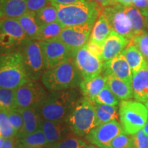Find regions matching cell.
I'll return each instance as SVG.
<instances>
[{
  "mask_svg": "<svg viewBox=\"0 0 148 148\" xmlns=\"http://www.w3.org/2000/svg\"><path fill=\"white\" fill-rule=\"evenodd\" d=\"M75 88L51 91L37 108L40 118L50 121H66L79 98Z\"/></svg>",
  "mask_w": 148,
  "mask_h": 148,
  "instance_id": "6da1fadb",
  "label": "cell"
},
{
  "mask_svg": "<svg viewBox=\"0 0 148 148\" xmlns=\"http://www.w3.org/2000/svg\"><path fill=\"white\" fill-rule=\"evenodd\" d=\"M23 57L27 76L30 80L38 81L45 71L41 42L27 38L18 49Z\"/></svg>",
  "mask_w": 148,
  "mask_h": 148,
  "instance_id": "52a82bcc",
  "label": "cell"
},
{
  "mask_svg": "<svg viewBox=\"0 0 148 148\" xmlns=\"http://www.w3.org/2000/svg\"><path fill=\"white\" fill-rule=\"evenodd\" d=\"M73 134L76 136H86L97 127L94 103L84 97H79L66 119Z\"/></svg>",
  "mask_w": 148,
  "mask_h": 148,
  "instance_id": "5b68a950",
  "label": "cell"
},
{
  "mask_svg": "<svg viewBox=\"0 0 148 148\" xmlns=\"http://www.w3.org/2000/svg\"><path fill=\"white\" fill-rule=\"evenodd\" d=\"M90 1L96 3L102 8H105L106 7L111 6V5H114L118 3L116 0H90Z\"/></svg>",
  "mask_w": 148,
  "mask_h": 148,
  "instance_id": "ee69618b",
  "label": "cell"
},
{
  "mask_svg": "<svg viewBox=\"0 0 148 148\" xmlns=\"http://www.w3.org/2000/svg\"><path fill=\"white\" fill-rule=\"evenodd\" d=\"M145 30L148 33V25H145Z\"/></svg>",
  "mask_w": 148,
  "mask_h": 148,
  "instance_id": "816d5d0a",
  "label": "cell"
},
{
  "mask_svg": "<svg viewBox=\"0 0 148 148\" xmlns=\"http://www.w3.org/2000/svg\"><path fill=\"white\" fill-rule=\"evenodd\" d=\"M27 12V0H0L1 18H17Z\"/></svg>",
  "mask_w": 148,
  "mask_h": 148,
  "instance_id": "ffe728a7",
  "label": "cell"
},
{
  "mask_svg": "<svg viewBox=\"0 0 148 148\" xmlns=\"http://www.w3.org/2000/svg\"><path fill=\"white\" fill-rule=\"evenodd\" d=\"M103 13L106 16L112 31L132 40L134 38L132 25L124 11V5L116 3L103 8Z\"/></svg>",
  "mask_w": 148,
  "mask_h": 148,
  "instance_id": "8fae6325",
  "label": "cell"
},
{
  "mask_svg": "<svg viewBox=\"0 0 148 148\" xmlns=\"http://www.w3.org/2000/svg\"><path fill=\"white\" fill-rule=\"evenodd\" d=\"M71 58L83 79L92 78L102 73L103 61L90 53L86 45L75 51Z\"/></svg>",
  "mask_w": 148,
  "mask_h": 148,
  "instance_id": "30bf717a",
  "label": "cell"
},
{
  "mask_svg": "<svg viewBox=\"0 0 148 148\" xmlns=\"http://www.w3.org/2000/svg\"><path fill=\"white\" fill-rule=\"evenodd\" d=\"M112 31V29L106 16L102 12L92 26L89 41L95 42L102 46L103 42L108 38Z\"/></svg>",
  "mask_w": 148,
  "mask_h": 148,
  "instance_id": "603a6c76",
  "label": "cell"
},
{
  "mask_svg": "<svg viewBox=\"0 0 148 148\" xmlns=\"http://www.w3.org/2000/svg\"><path fill=\"white\" fill-rule=\"evenodd\" d=\"M88 146L84 140L72 135L55 143L49 144L47 148H86Z\"/></svg>",
  "mask_w": 148,
  "mask_h": 148,
  "instance_id": "1f68e13d",
  "label": "cell"
},
{
  "mask_svg": "<svg viewBox=\"0 0 148 148\" xmlns=\"http://www.w3.org/2000/svg\"><path fill=\"white\" fill-rule=\"evenodd\" d=\"M1 17H0V20H1Z\"/></svg>",
  "mask_w": 148,
  "mask_h": 148,
  "instance_id": "11a10c76",
  "label": "cell"
},
{
  "mask_svg": "<svg viewBox=\"0 0 148 148\" xmlns=\"http://www.w3.org/2000/svg\"><path fill=\"white\" fill-rule=\"evenodd\" d=\"M146 14H148V12H147V13H146L145 14H144V15H143V16H145V15H146Z\"/></svg>",
  "mask_w": 148,
  "mask_h": 148,
  "instance_id": "db71d44e",
  "label": "cell"
},
{
  "mask_svg": "<svg viewBox=\"0 0 148 148\" xmlns=\"http://www.w3.org/2000/svg\"><path fill=\"white\" fill-rule=\"evenodd\" d=\"M1 148H17V139L16 137L5 138Z\"/></svg>",
  "mask_w": 148,
  "mask_h": 148,
  "instance_id": "7bdbcfd3",
  "label": "cell"
},
{
  "mask_svg": "<svg viewBox=\"0 0 148 148\" xmlns=\"http://www.w3.org/2000/svg\"><path fill=\"white\" fill-rule=\"evenodd\" d=\"M40 128L45 134L49 145L74 135L66 121H50L41 119Z\"/></svg>",
  "mask_w": 148,
  "mask_h": 148,
  "instance_id": "9a60e30c",
  "label": "cell"
},
{
  "mask_svg": "<svg viewBox=\"0 0 148 148\" xmlns=\"http://www.w3.org/2000/svg\"><path fill=\"white\" fill-rule=\"evenodd\" d=\"M103 75H111L132 85L133 74L123 53H120L108 62H103Z\"/></svg>",
  "mask_w": 148,
  "mask_h": 148,
  "instance_id": "2e32d148",
  "label": "cell"
},
{
  "mask_svg": "<svg viewBox=\"0 0 148 148\" xmlns=\"http://www.w3.org/2000/svg\"><path fill=\"white\" fill-rule=\"evenodd\" d=\"M148 62V33L146 32L134 36L131 40Z\"/></svg>",
  "mask_w": 148,
  "mask_h": 148,
  "instance_id": "8d00e7d4",
  "label": "cell"
},
{
  "mask_svg": "<svg viewBox=\"0 0 148 148\" xmlns=\"http://www.w3.org/2000/svg\"><path fill=\"white\" fill-rule=\"evenodd\" d=\"M30 81L18 51L0 56V87L16 89Z\"/></svg>",
  "mask_w": 148,
  "mask_h": 148,
  "instance_id": "277c9868",
  "label": "cell"
},
{
  "mask_svg": "<svg viewBox=\"0 0 148 148\" xmlns=\"http://www.w3.org/2000/svg\"><path fill=\"white\" fill-rule=\"evenodd\" d=\"M124 11L132 23L134 36L145 32L146 31L145 17L139 9L133 5H125Z\"/></svg>",
  "mask_w": 148,
  "mask_h": 148,
  "instance_id": "83f0119b",
  "label": "cell"
},
{
  "mask_svg": "<svg viewBox=\"0 0 148 148\" xmlns=\"http://www.w3.org/2000/svg\"><path fill=\"white\" fill-rule=\"evenodd\" d=\"M133 96L136 101L144 103L148 101V62L136 73L132 80Z\"/></svg>",
  "mask_w": 148,
  "mask_h": 148,
  "instance_id": "ac0fdd59",
  "label": "cell"
},
{
  "mask_svg": "<svg viewBox=\"0 0 148 148\" xmlns=\"http://www.w3.org/2000/svg\"><path fill=\"white\" fill-rule=\"evenodd\" d=\"M124 132L117 120L97 125L85 136L88 143L100 148H108L110 142L116 136Z\"/></svg>",
  "mask_w": 148,
  "mask_h": 148,
  "instance_id": "7c38bea8",
  "label": "cell"
},
{
  "mask_svg": "<svg viewBox=\"0 0 148 148\" xmlns=\"http://www.w3.org/2000/svg\"><path fill=\"white\" fill-rule=\"evenodd\" d=\"M134 138V148H148V136L140 129L132 135Z\"/></svg>",
  "mask_w": 148,
  "mask_h": 148,
  "instance_id": "74e56055",
  "label": "cell"
},
{
  "mask_svg": "<svg viewBox=\"0 0 148 148\" xmlns=\"http://www.w3.org/2000/svg\"><path fill=\"white\" fill-rule=\"evenodd\" d=\"M17 139V148H47L49 145L41 129Z\"/></svg>",
  "mask_w": 148,
  "mask_h": 148,
  "instance_id": "d4e9b609",
  "label": "cell"
},
{
  "mask_svg": "<svg viewBox=\"0 0 148 148\" xmlns=\"http://www.w3.org/2000/svg\"><path fill=\"white\" fill-rule=\"evenodd\" d=\"M40 79L44 86L50 91L75 88L83 79L71 58L46 70Z\"/></svg>",
  "mask_w": 148,
  "mask_h": 148,
  "instance_id": "7a4b0ae2",
  "label": "cell"
},
{
  "mask_svg": "<svg viewBox=\"0 0 148 148\" xmlns=\"http://www.w3.org/2000/svg\"><path fill=\"white\" fill-rule=\"evenodd\" d=\"M122 53L126 58L132 74L138 72L148 62L139 49L131 40L124 50L122 51Z\"/></svg>",
  "mask_w": 148,
  "mask_h": 148,
  "instance_id": "cb8c5ba5",
  "label": "cell"
},
{
  "mask_svg": "<svg viewBox=\"0 0 148 148\" xmlns=\"http://www.w3.org/2000/svg\"><path fill=\"white\" fill-rule=\"evenodd\" d=\"M130 42L128 38L112 31L101 46L103 62H108L121 53Z\"/></svg>",
  "mask_w": 148,
  "mask_h": 148,
  "instance_id": "e0dca14e",
  "label": "cell"
},
{
  "mask_svg": "<svg viewBox=\"0 0 148 148\" xmlns=\"http://www.w3.org/2000/svg\"><path fill=\"white\" fill-rule=\"evenodd\" d=\"M50 3L52 4L56 5V6H60V5H68L73 4V3L83 1L85 0H49Z\"/></svg>",
  "mask_w": 148,
  "mask_h": 148,
  "instance_id": "b9f144b4",
  "label": "cell"
},
{
  "mask_svg": "<svg viewBox=\"0 0 148 148\" xmlns=\"http://www.w3.org/2000/svg\"><path fill=\"white\" fill-rule=\"evenodd\" d=\"M15 110L21 114L24 122L23 132L16 138H20L24 136L32 134L40 129L41 118L36 108H23Z\"/></svg>",
  "mask_w": 148,
  "mask_h": 148,
  "instance_id": "44dd1931",
  "label": "cell"
},
{
  "mask_svg": "<svg viewBox=\"0 0 148 148\" xmlns=\"http://www.w3.org/2000/svg\"><path fill=\"white\" fill-rule=\"evenodd\" d=\"M1 136H1V131H0V137H1Z\"/></svg>",
  "mask_w": 148,
  "mask_h": 148,
  "instance_id": "f5cc1de1",
  "label": "cell"
},
{
  "mask_svg": "<svg viewBox=\"0 0 148 148\" xmlns=\"http://www.w3.org/2000/svg\"><path fill=\"white\" fill-rule=\"evenodd\" d=\"M15 89L0 87V111L15 110Z\"/></svg>",
  "mask_w": 148,
  "mask_h": 148,
  "instance_id": "4dcf8cb0",
  "label": "cell"
},
{
  "mask_svg": "<svg viewBox=\"0 0 148 148\" xmlns=\"http://www.w3.org/2000/svg\"><path fill=\"white\" fill-rule=\"evenodd\" d=\"M86 148H100V147H96V146H95V145H88L87 147Z\"/></svg>",
  "mask_w": 148,
  "mask_h": 148,
  "instance_id": "681fc988",
  "label": "cell"
},
{
  "mask_svg": "<svg viewBox=\"0 0 148 148\" xmlns=\"http://www.w3.org/2000/svg\"><path fill=\"white\" fill-rule=\"evenodd\" d=\"M16 19L21 25L27 38L33 40H37L40 25L36 21V12L27 11L26 13Z\"/></svg>",
  "mask_w": 148,
  "mask_h": 148,
  "instance_id": "484cf974",
  "label": "cell"
},
{
  "mask_svg": "<svg viewBox=\"0 0 148 148\" xmlns=\"http://www.w3.org/2000/svg\"><path fill=\"white\" fill-rule=\"evenodd\" d=\"M40 42L46 70L71 58V51L59 38Z\"/></svg>",
  "mask_w": 148,
  "mask_h": 148,
  "instance_id": "5bb4252c",
  "label": "cell"
},
{
  "mask_svg": "<svg viewBox=\"0 0 148 148\" xmlns=\"http://www.w3.org/2000/svg\"><path fill=\"white\" fill-rule=\"evenodd\" d=\"M56 7L58 21L64 27L94 24L102 14L103 10L99 5L90 0Z\"/></svg>",
  "mask_w": 148,
  "mask_h": 148,
  "instance_id": "3957f363",
  "label": "cell"
},
{
  "mask_svg": "<svg viewBox=\"0 0 148 148\" xmlns=\"http://www.w3.org/2000/svg\"><path fill=\"white\" fill-rule=\"evenodd\" d=\"M145 106H146V108H147V111H148V101H147V102L145 103Z\"/></svg>",
  "mask_w": 148,
  "mask_h": 148,
  "instance_id": "f907efd6",
  "label": "cell"
},
{
  "mask_svg": "<svg viewBox=\"0 0 148 148\" xmlns=\"http://www.w3.org/2000/svg\"><path fill=\"white\" fill-rule=\"evenodd\" d=\"M6 112L9 119H10L11 124H12V127H14V130L16 131V138H17L21 134L23 130L24 122L23 117H22L21 114L16 110H8L6 111Z\"/></svg>",
  "mask_w": 148,
  "mask_h": 148,
  "instance_id": "d590c367",
  "label": "cell"
},
{
  "mask_svg": "<svg viewBox=\"0 0 148 148\" xmlns=\"http://www.w3.org/2000/svg\"><path fill=\"white\" fill-rule=\"evenodd\" d=\"M107 77V86L119 100H129L134 97L132 85L111 75Z\"/></svg>",
  "mask_w": 148,
  "mask_h": 148,
  "instance_id": "7402d4cb",
  "label": "cell"
},
{
  "mask_svg": "<svg viewBox=\"0 0 148 148\" xmlns=\"http://www.w3.org/2000/svg\"><path fill=\"white\" fill-rule=\"evenodd\" d=\"M0 131L4 138L16 137V131L11 124L6 111H0Z\"/></svg>",
  "mask_w": 148,
  "mask_h": 148,
  "instance_id": "d6a6232c",
  "label": "cell"
},
{
  "mask_svg": "<svg viewBox=\"0 0 148 148\" xmlns=\"http://www.w3.org/2000/svg\"><path fill=\"white\" fill-rule=\"evenodd\" d=\"M95 103L99 104L118 106L119 105V99L114 95L106 84L95 98Z\"/></svg>",
  "mask_w": 148,
  "mask_h": 148,
  "instance_id": "836d02e7",
  "label": "cell"
},
{
  "mask_svg": "<svg viewBox=\"0 0 148 148\" xmlns=\"http://www.w3.org/2000/svg\"><path fill=\"white\" fill-rule=\"evenodd\" d=\"M118 3L123 5H132V0H116Z\"/></svg>",
  "mask_w": 148,
  "mask_h": 148,
  "instance_id": "f6af8a7d",
  "label": "cell"
},
{
  "mask_svg": "<svg viewBox=\"0 0 148 148\" xmlns=\"http://www.w3.org/2000/svg\"><path fill=\"white\" fill-rule=\"evenodd\" d=\"M85 45L90 53H92L94 56L102 60V47L101 45H98L95 42L89 41V40Z\"/></svg>",
  "mask_w": 148,
  "mask_h": 148,
  "instance_id": "ab89813d",
  "label": "cell"
},
{
  "mask_svg": "<svg viewBox=\"0 0 148 148\" xmlns=\"http://www.w3.org/2000/svg\"><path fill=\"white\" fill-rule=\"evenodd\" d=\"M132 5L139 9L143 15L148 12V0H132Z\"/></svg>",
  "mask_w": 148,
  "mask_h": 148,
  "instance_id": "60d3db41",
  "label": "cell"
},
{
  "mask_svg": "<svg viewBox=\"0 0 148 148\" xmlns=\"http://www.w3.org/2000/svg\"><path fill=\"white\" fill-rule=\"evenodd\" d=\"M134 138L132 135L121 133L110 142L108 148H134Z\"/></svg>",
  "mask_w": 148,
  "mask_h": 148,
  "instance_id": "e575fe53",
  "label": "cell"
},
{
  "mask_svg": "<svg viewBox=\"0 0 148 148\" xmlns=\"http://www.w3.org/2000/svg\"><path fill=\"white\" fill-rule=\"evenodd\" d=\"M106 84L107 77L101 73L100 75L92 78L82 79L79 86L83 97L94 103L95 98L101 90L106 86Z\"/></svg>",
  "mask_w": 148,
  "mask_h": 148,
  "instance_id": "d6986e66",
  "label": "cell"
},
{
  "mask_svg": "<svg viewBox=\"0 0 148 148\" xmlns=\"http://www.w3.org/2000/svg\"><path fill=\"white\" fill-rule=\"evenodd\" d=\"M145 17V25H148V14L144 16Z\"/></svg>",
  "mask_w": 148,
  "mask_h": 148,
  "instance_id": "c3c4849f",
  "label": "cell"
},
{
  "mask_svg": "<svg viewBox=\"0 0 148 148\" xmlns=\"http://www.w3.org/2000/svg\"><path fill=\"white\" fill-rule=\"evenodd\" d=\"M4 140H5V138H3V136H1V137H0V148H1V146H2Z\"/></svg>",
  "mask_w": 148,
  "mask_h": 148,
  "instance_id": "7dc6e473",
  "label": "cell"
},
{
  "mask_svg": "<svg viewBox=\"0 0 148 148\" xmlns=\"http://www.w3.org/2000/svg\"><path fill=\"white\" fill-rule=\"evenodd\" d=\"M98 125L113 120H119V108L117 106L99 104L94 103Z\"/></svg>",
  "mask_w": 148,
  "mask_h": 148,
  "instance_id": "4316f807",
  "label": "cell"
},
{
  "mask_svg": "<svg viewBox=\"0 0 148 148\" xmlns=\"http://www.w3.org/2000/svg\"><path fill=\"white\" fill-rule=\"evenodd\" d=\"M93 25L88 23L77 26L64 27L58 38L69 48L73 56L75 51L84 46L89 40Z\"/></svg>",
  "mask_w": 148,
  "mask_h": 148,
  "instance_id": "4fadbf2b",
  "label": "cell"
},
{
  "mask_svg": "<svg viewBox=\"0 0 148 148\" xmlns=\"http://www.w3.org/2000/svg\"><path fill=\"white\" fill-rule=\"evenodd\" d=\"M47 92L37 81L30 80L15 89L16 109L38 108Z\"/></svg>",
  "mask_w": 148,
  "mask_h": 148,
  "instance_id": "9c48e42d",
  "label": "cell"
},
{
  "mask_svg": "<svg viewBox=\"0 0 148 148\" xmlns=\"http://www.w3.org/2000/svg\"><path fill=\"white\" fill-rule=\"evenodd\" d=\"M36 18L40 26L58 21L57 7L51 3H49L41 10L36 12Z\"/></svg>",
  "mask_w": 148,
  "mask_h": 148,
  "instance_id": "f546056e",
  "label": "cell"
},
{
  "mask_svg": "<svg viewBox=\"0 0 148 148\" xmlns=\"http://www.w3.org/2000/svg\"><path fill=\"white\" fill-rule=\"evenodd\" d=\"M49 3V0H27V11L37 12Z\"/></svg>",
  "mask_w": 148,
  "mask_h": 148,
  "instance_id": "f35d334b",
  "label": "cell"
},
{
  "mask_svg": "<svg viewBox=\"0 0 148 148\" xmlns=\"http://www.w3.org/2000/svg\"><path fill=\"white\" fill-rule=\"evenodd\" d=\"M120 123L125 134L134 135L145 125L148 111L143 103L138 101L123 100L119 103Z\"/></svg>",
  "mask_w": 148,
  "mask_h": 148,
  "instance_id": "8992f818",
  "label": "cell"
},
{
  "mask_svg": "<svg viewBox=\"0 0 148 148\" xmlns=\"http://www.w3.org/2000/svg\"><path fill=\"white\" fill-rule=\"evenodd\" d=\"M27 38L16 18L0 20V56L18 51Z\"/></svg>",
  "mask_w": 148,
  "mask_h": 148,
  "instance_id": "ba28073f",
  "label": "cell"
},
{
  "mask_svg": "<svg viewBox=\"0 0 148 148\" xmlns=\"http://www.w3.org/2000/svg\"><path fill=\"white\" fill-rule=\"evenodd\" d=\"M64 27V25L59 21L40 25L37 40L48 41L58 39Z\"/></svg>",
  "mask_w": 148,
  "mask_h": 148,
  "instance_id": "f1b7e54d",
  "label": "cell"
},
{
  "mask_svg": "<svg viewBox=\"0 0 148 148\" xmlns=\"http://www.w3.org/2000/svg\"><path fill=\"white\" fill-rule=\"evenodd\" d=\"M142 129H143V132H145V134L148 136V119L147 120V121H146L145 125H144Z\"/></svg>",
  "mask_w": 148,
  "mask_h": 148,
  "instance_id": "bcb514c9",
  "label": "cell"
}]
</instances>
